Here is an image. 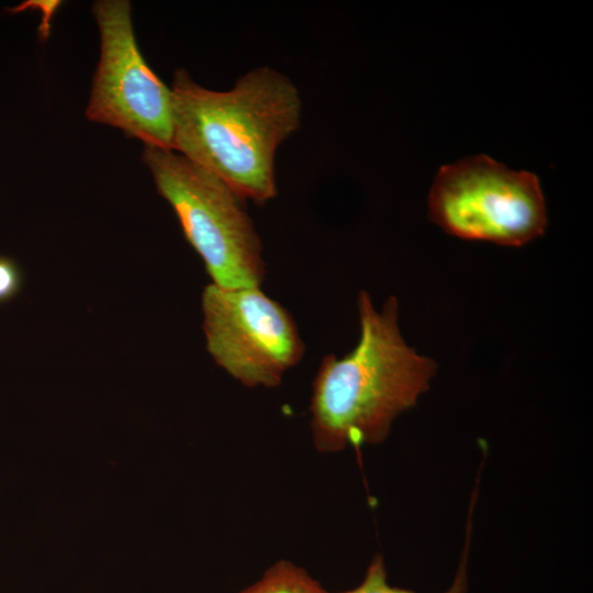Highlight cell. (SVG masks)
Instances as JSON below:
<instances>
[{"instance_id": "obj_1", "label": "cell", "mask_w": 593, "mask_h": 593, "mask_svg": "<svg viewBox=\"0 0 593 593\" xmlns=\"http://www.w3.org/2000/svg\"><path fill=\"white\" fill-rule=\"evenodd\" d=\"M170 90L171 150L216 176L243 201L262 205L275 198L276 150L300 125L294 83L258 67L232 89L213 91L179 69Z\"/></svg>"}, {"instance_id": "obj_2", "label": "cell", "mask_w": 593, "mask_h": 593, "mask_svg": "<svg viewBox=\"0 0 593 593\" xmlns=\"http://www.w3.org/2000/svg\"><path fill=\"white\" fill-rule=\"evenodd\" d=\"M357 307V345L340 358L324 356L312 384L311 432L321 452L383 441L394 419L429 389L437 370L433 358L402 337L395 296L377 311L361 291Z\"/></svg>"}, {"instance_id": "obj_3", "label": "cell", "mask_w": 593, "mask_h": 593, "mask_svg": "<svg viewBox=\"0 0 593 593\" xmlns=\"http://www.w3.org/2000/svg\"><path fill=\"white\" fill-rule=\"evenodd\" d=\"M143 160L212 283L225 289L260 287L266 265L245 201L216 176L171 149L145 146Z\"/></svg>"}, {"instance_id": "obj_4", "label": "cell", "mask_w": 593, "mask_h": 593, "mask_svg": "<svg viewBox=\"0 0 593 593\" xmlns=\"http://www.w3.org/2000/svg\"><path fill=\"white\" fill-rule=\"evenodd\" d=\"M428 210L447 234L502 246H523L547 226L538 177L485 155L443 166L430 187Z\"/></svg>"}, {"instance_id": "obj_5", "label": "cell", "mask_w": 593, "mask_h": 593, "mask_svg": "<svg viewBox=\"0 0 593 593\" xmlns=\"http://www.w3.org/2000/svg\"><path fill=\"white\" fill-rule=\"evenodd\" d=\"M206 349L247 388H275L305 346L288 310L260 287L206 286L201 296Z\"/></svg>"}, {"instance_id": "obj_6", "label": "cell", "mask_w": 593, "mask_h": 593, "mask_svg": "<svg viewBox=\"0 0 593 593\" xmlns=\"http://www.w3.org/2000/svg\"><path fill=\"white\" fill-rule=\"evenodd\" d=\"M93 15L100 31L101 49L87 118L121 128L145 146L171 149V90L141 54L130 2L96 1Z\"/></svg>"}, {"instance_id": "obj_7", "label": "cell", "mask_w": 593, "mask_h": 593, "mask_svg": "<svg viewBox=\"0 0 593 593\" xmlns=\"http://www.w3.org/2000/svg\"><path fill=\"white\" fill-rule=\"evenodd\" d=\"M239 593H328L306 570L288 560L273 563L253 585Z\"/></svg>"}, {"instance_id": "obj_8", "label": "cell", "mask_w": 593, "mask_h": 593, "mask_svg": "<svg viewBox=\"0 0 593 593\" xmlns=\"http://www.w3.org/2000/svg\"><path fill=\"white\" fill-rule=\"evenodd\" d=\"M467 538L465 550L460 559L458 571L450 588L444 593H467V564L469 555V541L471 534V514L469 513L467 525ZM340 593H415L411 590L391 586L388 583L387 569L381 555H377L370 561L362 582L355 589Z\"/></svg>"}, {"instance_id": "obj_9", "label": "cell", "mask_w": 593, "mask_h": 593, "mask_svg": "<svg viewBox=\"0 0 593 593\" xmlns=\"http://www.w3.org/2000/svg\"><path fill=\"white\" fill-rule=\"evenodd\" d=\"M22 273L18 264L0 256V304L12 300L22 288Z\"/></svg>"}]
</instances>
